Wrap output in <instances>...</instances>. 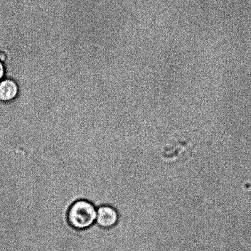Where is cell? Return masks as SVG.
<instances>
[{"instance_id": "obj_4", "label": "cell", "mask_w": 251, "mask_h": 251, "mask_svg": "<svg viewBox=\"0 0 251 251\" xmlns=\"http://www.w3.org/2000/svg\"><path fill=\"white\" fill-rule=\"evenodd\" d=\"M6 75V68L4 63L0 60V81L3 80Z\"/></svg>"}, {"instance_id": "obj_2", "label": "cell", "mask_w": 251, "mask_h": 251, "mask_svg": "<svg viewBox=\"0 0 251 251\" xmlns=\"http://www.w3.org/2000/svg\"><path fill=\"white\" fill-rule=\"evenodd\" d=\"M119 213L115 208L109 205H102L97 208L95 223L103 228L115 227L119 221Z\"/></svg>"}, {"instance_id": "obj_3", "label": "cell", "mask_w": 251, "mask_h": 251, "mask_svg": "<svg viewBox=\"0 0 251 251\" xmlns=\"http://www.w3.org/2000/svg\"><path fill=\"white\" fill-rule=\"evenodd\" d=\"M19 87L12 78H4L0 81V102L9 103L18 97Z\"/></svg>"}, {"instance_id": "obj_1", "label": "cell", "mask_w": 251, "mask_h": 251, "mask_svg": "<svg viewBox=\"0 0 251 251\" xmlns=\"http://www.w3.org/2000/svg\"><path fill=\"white\" fill-rule=\"evenodd\" d=\"M97 216V208L91 201L80 199L76 201L69 208L68 223L77 230L88 229L95 225Z\"/></svg>"}]
</instances>
